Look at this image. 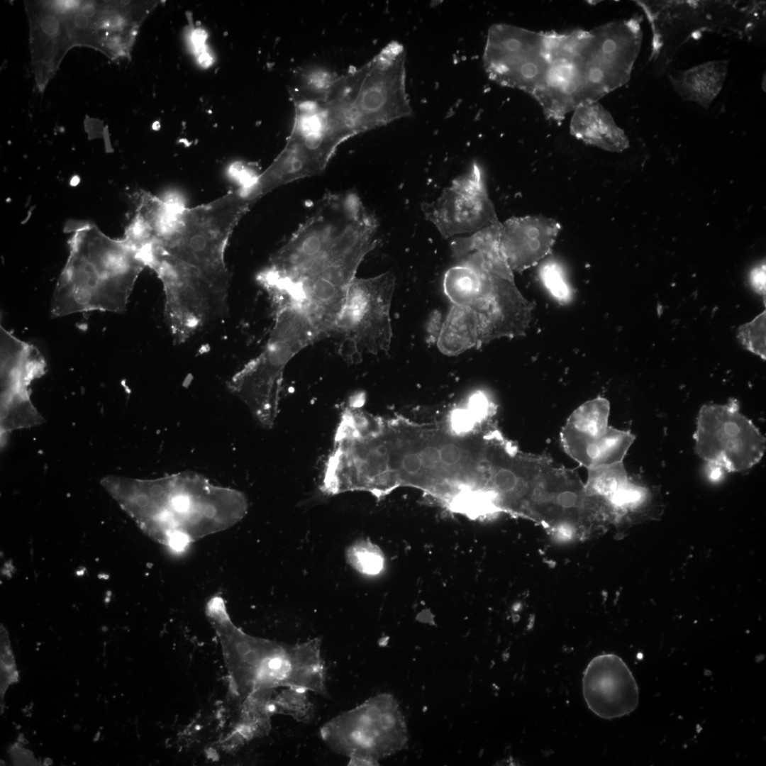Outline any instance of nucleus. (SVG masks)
<instances>
[{
	"label": "nucleus",
	"instance_id": "10",
	"mask_svg": "<svg viewBox=\"0 0 766 766\" xmlns=\"http://www.w3.org/2000/svg\"><path fill=\"white\" fill-rule=\"evenodd\" d=\"M358 134L413 114L406 87V51L392 41L366 63L354 105Z\"/></svg>",
	"mask_w": 766,
	"mask_h": 766
},
{
	"label": "nucleus",
	"instance_id": "17",
	"mask_svg": "<svg viewBox=\"0 0 766 766\" xmlns=\"http://www.w3.org/2000/svg\"><path fill=\"white\" fill-rule=\"evenodd\" d=\"M206 611L224 648L235 655L233 667L241 686L249 694L272 687L284 667L287 645L254 638L240 631L230 620L221 596L209 601Z\"/></svg>",
	"mask_w": 766,
	"mask_h": 766
},
{
	"label": "nucleus",
	"instance_id": "26",
	"mask_svg": "<svg viewBox=\"0 0 766 766\" xmlns=\"http://www.w3.org/2000/svg\"><path fill=\"white\" fill-rule=\"evenodd\" d=\"M588 472L584 493L598 501L607 499L628 479L623 462L589 468Z\"/></svg>",
	"mask_w": 766,
	"mask_h": 766
},
{
	"label": "nucleus",
	"instance_id": "32",
	"mask_svg": "<svg viewBox=\"0 0 766 766\" xmlns=\"http://www.w3.org/2000/svg\"><path fill=\"white\" fill-rule=\"evenodd\" d=\"M749 283L753 291L763 297L765 304L766 267L765 262L751 270L749 274Z\"/></svg>",
	"mask_w": 766,
	"mask_h": 766
},
{
	"label": "nucleus",
	"instance_id": "16",
	"mask_svg": "<svg viewBox=\"0 0 766 766\" xmlns=\"http://www.w3.org/2000/svg\"><path fill=\"white\" fill-rule=\"evenodd\" d=\"M1 431L38 424L40 417L30 399L28 387L42 376L45 362L38 349L1 326Z\"/></svg>",
	"mask_w": 766,
	"mask_h": 766
},
{
	"label": "nucleus",
	"instance_id": "30",
	"mask_svg": "<svg viewBox=\"0 0 766 766\" xmlns=\"http://www.w3.org/2000/svg\"><path fill=\"white\" fill-rule=\"evenodd\" d=\"M737 338L747 350L766 359V311H763L753 320L741 325L737 331Z\"/></svg>",
	"mask_w": 766,
	"mask_h": 766
},
{
	"label": "nucleus",
	"instance_id": "1",
	"mask_svg": "<svg viewBox=\"0 0 766 766\" xmlns=\"http://www.w3.org/2000/svg\"><path fill=\"white\" fill-rule=\"evenodd\" d=\"M101 484L145 533L177 551L231 527L248 512L242 492L192 472L155 479L111 476Z\"/></svg>",
	"mask_w": 766,
	"mask_h": 766
},
{
	"label": "nucleus",
	"instance_id": "36",
	"mask_svg": "<svg viewBox=\"0 0 766 766\" xmlns=\"http://www.w3.org/2000/svg\"><path fill=\"white\" fill-rule=\"evenodd\" d=\"M95 13L96 9L92 4H87L82 8V13L88 18L93 16Z\"/></svg>",
	"mask_w": 766,
	"mask_h": 766
},
{
	"label": "nucleus",
	"instance_id": "28",
	"mask_svg": "<svg viewBox=\"0 0 766 766\" xmlns=\"http://www.w3.org/2000/svg\"><path fill=\"white\" fill-rule=\"evenodd\" d=\"M283 687L278 695L271 699L272 714L282 713L304 723L312 721L315 708L309 698V691L292 686Z\"/></svg>",
	"mask_w": 766,
	"mask_h": 766
},
{
	"label": "nucleus",
	"instance_id": "3",
	"mask_svg": "<svg viewBox=\"0 0 766 766\" xmlns=\"http://www.w3.org/2000/svg\"><path fill=\"white\" fill-rule=\"evenodd\" d=\"M378 223L365 206L285 280L271 282L306 310L320 338L331 334L357 270L376 245Z\"/></svg>",
	"mask_w": 766,
	"mask_h": 766
},
{
	"label": "nucleus",
	"instance_id": "6",
	"mask_svg": "<svg viewBox=\"0 0 766 766\" xmlns=\"http://www.w3.org/2000/svg\"><path fill=\"white\" fill-rule=\"evenodd\" d=\"M146 266L161 280L165 313L176 344L228 311V294L217 289L196 267L151 243L140 249Z\"/></svg>",
	"mask_w": 766,
	"mask_h": 766
},
{
	"label": "nucleus",
	"instance_id": "27",
	"mask_svg": "<svg viewBox=\"0 0 766 766\" xmlns=\"http://www.w3.org/2000/svg\"><path fill=\"white\" fill-rule=\"evenodd\" d=\"M338 77L323 67H306L296 76L291 94L292 97L325 99Z\"/></svg>",
	"mask_w": 766,
	"mask_h": 766
},
{
	"label": "nucleus",
	"instance_id": "18",
	"mask_svg": "<svg viewBox=\"0 0 766 766\" xmlns=\"http://www.w3.org/2000/svg\"><path fill=\"white\" fill-rule=\"evenodd\" d=\"M582 693L589 710L604 719L628 715L639 702L637 682L625 662L617 655L601 654L592 658L582 677Z\"/></svg>",
	"mask_w": 766,
	"mask_h": 766
},
{
	"label": "nucleus",
	"instance_id": "2",
	"mask_svg": "<svg viewBox=\"0 0 766 766\" xmlns=\"http://www.w3.org/2000/svg\"><path fill=\"white\" fill-rule=\"evenodd\" d=\"M70 245L52 299V316L91 311L123 312L146 267L140 250L126 238L112 239L93 225L77 228Z\"/></svg>",
	"mask_w": 766,
	"mask_h": 766
},
{
	"label": "nucleus",
	"instance_id": "33",
	"mask_svg": "<svg viewBox=\"0 0 766 766\" xmlns=\"http://www.w3.org/2000/svg\"><path fill=\"white\" fill-rule=\"evenodd\" d=\"M40 25L43 31L50 36L57 35L60 30L59 19L52 14L43 16L40 20Z\"/></svg>",
	"mask_w": 766,
	"mask_h": 766
},
{
	"label": "nucleus",
	"instance_id": "7",
	"mask_svg": "<svg viewBox=\"0 0 766 766\" xmlns=\"http://www.w3.org/2000/svg\"><path fill=\"white\" fill-rule=\"evenodd\" d=\"M320 732L330 748L349 757L348 765H379V760L401 750L409 740L399 704L388 693L339 714Z\"/></svg>",
	"mask_w": 766,
	"mask_h": 766
},
{
	"label": "nucleus",
	"instance_id": "29",
	"mask_svg": "<svg viewBox=\"0 0 766 766\" xmlns=\"http://www.w3.org/2000/svg\"><path fill=\"white\" fill-rule=\"evenodd\" d=\"M347 562L357 572L374 576L384 567V556L381 549L368 540H358L352 543L345 552Z\"/></svg>",
	"mask_w": 766,
	"mask_h": 766
},
{
	"label": "nucleus",
	"instance_id": "14",
	"mask_svg": "<svg viewBox=\"0 0 766 766\" xmlns=\"http://www.w3.org/2000/svg\"><path fill=\"white\" fill-rule=\"evenodd\" d=\"M639 31L634 21L590 31L584 50V103L597 101L626 82L639 49Z\"/></svg>",
	"mask_w": 766,
	"mask_h": 766
},
{
	"label": "nucleus",
	"instance_id": "24",
	"mask_svg": "<svg viewBox=\"0 0 766 766\" xmlns=\"http://www.w3.org/2000/svg\"><path fill=\"white\" fill-rule=\"evenodd\" d=\"M634 440L629 431L609 426L602 435L575 448L568 455L587 469L610 465L623 461Z\"/></svg>",
	"mask_w": 766,
	"mask_h": 766
},
{
	"label": "nucleus",
	"instance_id": "25",
	"mask_svg": "<svg viewBox=\"0 0 766 766\" xmlns=\"http://www.w3.org/2000/svg\"><path fill=\"white\" fill-rule=\"evenodd\" d=\"M726 67L723 61L706 63L684 72L675 84L689 100L706 104L721 90Z\"/></svg>",
	"mask_w": 766,
	"mask_h": 766
},
{
	"label": "nucleus",
	"instance_id": "31",
	"mask_svg": "<svg viewBox=\"0 0 766 766\" xmlns=\"http://www.w3.org/2000/svg\"><path fill=\"white\" fill-rule=\"evenodd\" d=\"M540 278L546 288L558 300L567 301L570 289L560 267L554 262L545 265L540 270Z\"/></svg>",
	"mask_w": 766,
	"mask_h": 766
},
{
	"label": "nucleus",
	"instance_id": "19",
	"mask_svg": "<svg viewBox=\"0 0 766 766\" xmlns=\"http://www.w3.org/2000/svg\"><path fill=\"white\" fill-rule=\"evenodd\" d=\"M560 230L558 221L543 216L512 217L501 223V248L512 271L536 265L550 252Z\"/></svg>",
	"mask_w": 766,
	"mask_h": 766
},
{
	"label": "nucleus",
	"instance_id": "21",
	"mask_svg": "<svg viewBox=\"0 0 766 766\" xmlns=\"http://www.w3.org/2000/svg\"><path fill=\"white\" fill-rule=\"evenodd\" d=\"M321 646V639L318 638L291 645V669L285 687H300L325 697L329 696Z\"/></svg>",
	"mask_w": 766,
	"mask_h": 766
},
{
	"label": "nucleus",
	"instance_id": "23",
	"mask_svg": "<svg viewBox=\"0 0 766 766\" xmlns=\"http://www.w3.org/2000/svg\"><path fill=\"white\" fill-rule=\"evenodd\" d=\"M437 335V346L445 355L456 356L479 348L475 318L467 306L453 305Z\"/></svg>",
	"mask_w": 766,
	"mask_h": 766
},
{
	"label": "nucleus",
	"instance_id": "35",
	"mask_svg": "<svg viewBox=\"0 0 766 766\" xmlns=\"http://www.w3.org/2000/svg\"><path fill=\"white\" fill-rule=\"evenodd\" d=\"M73 21L75 26L80 29L87 28L89 25V18L83 15L82 13L77 14L74 17Z\"/></svg>",
	"mask_w": 766,
	"mask_h": 766
},
{
	"label": "nucleus",
	"instance_id": "22",
	"mask_svg": "<svg viewBox=\"0 0 766 766\" xmlns=\"http://www.w3.org/2000/svg\"><path fill=\"white\" fill-rule=\"evenodd\" d=\"M609 402L603 397L588 401L574 411L561 432L565 449L583 445L602 435L609 427Z\"/></svg>",
	"mask_w": 766,
	"mask_h": 766
},
{
	"label": "nucleus",
	"instance_id": "34",
	"mask_svg": "<svg viewBox=\"0 0 766 766\" xmlns=\"http://www.w3.org/2000/svg\"><path fill=\"white\" fill-rule=\"evenodd\" d=\"M726 471L720 466L707 463L706 465V474L709 478L712 481H718L723 476Z\"/></svg>",
	"mask_w": 766,
	"mask_h": 766
},
{
	"label": "nucleus",
	"instance_id": "5",
	"mask_svg": "<svg viewBox=\"0 0 766 766\" xmlns=\"http://www.w3.org/2000/svg\"><path fill=\"white\" fill-rule=\"evenodd\" d=\"M257 201L250 184L208 204L179 206L172 237L157 245L196 267L228 294L231 276L225 262L226 248L235 227Z\"/></svg>",
	"mask_w": 766,
	"mask_h": 766
},
{
	"label": "nucleus",
	"instance_id": "9",
	"mask_svg": "<svg viewBox=\"0 0 766 766\" xmlns=\"http://www.w3.org/2000/svg\"><path fill=\"white\" fill-rule=\"evenodd\" d=\"M694 438V450L699 457L729 472L751 468L765 451V438L740 412L739 404L733 399L723 405L702 406Z\"/></svg>",
	"mask_w": 766,
	"mask_h": 766
},
{
	"label": "nucleus",
	"instance_id": "4",
	"mask_svg": "<svg viewBox=\"0 0 766 766\" xmlns=\"http://www.w3.org/2000/svg\"><path fill=\"white\" fill-rule=\"evenodd\" d=\"M272 304L274 323L264 349L228 384L265 428H272L277 419L287 365L301 350L320 339L301 305L290 301Z\"/></svg>",
	"mask_w": 766,
	"mask_h": 766
},
{
	"label": "nucleus",
	"instance_id": "12",
	"mask_svg": "<svg viewBox=\"0 0 766 766\" xmlns=\"http://www.w3.org/2000/svg\"><path fill=\"white\" fill-rule=\"evenodd\" d=\"M589 32L545 33L548 66L531 94L545 116L560 123L565 116L584 103V49Z\"/></svg>",
	"mask_w": 766,
	"mask_h": 766
},
{
	"label": "nucleus",
	"instance_id": "20",
	"mask_svg": "<svg viewBox=\"0 0 766 766\" xmlns=\"http://www.w3.org/2000/svg\"><path fill=\"white\" fill-rule=\"evenodd\" d=\"M570 133L584 143L611 152H621L628 140L610 113L597 101L583 103L574 110Z\"/></svg>",
	"mask_w": 766,
	"mask_h": 766
},
{
	"label": "nucleus",
	"instance_id": "11",
	"mask_svg": "<svg viewBox=\"0 0 766 766\" xmlns=\"http://www.w3.org/2000/svg\"><path fill=\"white\" fill-rule=\"evenodd\" d=\"M482 61L490 79L532 94L548 66L545 33L508 24L492 25Z\"/></svg>",
	"mask_w": 766,
	"mask_h": 766
},
{
	"label": "nucleus",
	"instance_id": "13",
	"mask_svg": "<svg viewBox=\"0 0 766 766\" xmlns=\"http://www.w3.org/2000/svg\"><path fill=\"white\" fill-rule=\"evenodd\" d=\"M422 210L444 238L472 234L499 222L484 170L477 162L454 179L435 201L424 204Z\"/></svg>",
	"mask_w": 766,
	"mask_h": 766
},
{
	"label": "nucleus",
	"instance_id": "15",
	"mask_svg": "<svg viewBox=\"0 0 766 766\" xmlns=\"http://www.w3.org/2000/svg\"><path fill=\"white\" fill-rule=\"evenodd\" d=\"M487 260L488 267L479 290L470 304L464 305L474 316L479 347L501 338L526 335L535 306L517 288L513 272L502 271Z\"/></svg>",
	"mask_w": 766,
	"mask_h": 766
},
{
	"label": "nucleus",
	"instance_id": "8",
	"mask_svg": "<svg viewBox=\"0 0 766 766\" xmlns=\"http://www.w3.org/2000/svg\"><path fill=\"white\" fill-rule=\"evenodd\" d=\"M396 277L386 272L350 283L331 335L339 340L340 354L351 362L365 354L388 352L392 339L390 316Z\"/></svg>",
	"mask_w": 766,
	"mask_h": 766
}]
</instances>
